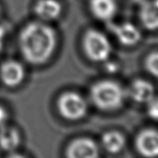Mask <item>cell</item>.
Returning a JSON list of instances; mask_svg holds the SVG:
<instances>
[{
	"label": "cell",
	"instance_id": "3",
	"mask_svg": "<svg viewBox=\"0 0 158 158\" xmlns=\"http://www.w3.org/2000/svg\"><path fill=\"white\" fill-rule=\"evenodd\" d=\"M83 47L87 57L94 62L107 61L112 52L109 38L103 32L94 29H90L85 32Z\"/></svg>",
	"mask_w": 158,
	"mask_h": 158
},
{
	"label": "cell",
	"instance_id": "17",
	"mask_svg": "<svg viewBox=\"0 0 158 158\" xmlns=\"http://www.w3.org/2000/svg\"><path fill=\"white\" fill-rule=\"evenodd\" d=\"M8 119L7 110L3 106L0 105V127L5 124Z\"/></svg>",
	"mask_w": 158,
	"mask_h": 158
},
{
	"label": "cell",
	"instance_id": "14",
	"mask_svg": "<svg viewBox=\"0 0 158 158\" xmlns=\"http://www.w3.org/2000/svg\"><path fill=\"white\" fill-rule=\"evenodd\" d=\"M103 148L110 154H117L123 151L126 144L124 135L118 131H108L101 138Z\"/></svg>",
	"mask_w": 158,
	"mask_h": 158
},
{
	"label": "cell",
	"instance_id": "18",
	"mask_svg": "<svg viewBox=\"0 0 158 158\" xmlns=\"http://www.w3.org/2000/svg\"><path fill=\"white\" fill-rule=\"evenodd\" d=\"M5 35H6V29L3 26H0V52H1L2 48L4 47V42Z\"/></svg>",
	"mask_w": 158,
	"mask_h": 158
},
{
	"label": "cell",
	"instance_id": "9",
	"mask_svg": "<svg viewBox=\"0 0 158 158\" xmlns=\"http://www.w3.org/2000/svg\"><path fill=\"white\" fill-rule=\"evenodd\" d=\"M131 99L139 104H147L155 97V88L144 79H136L128 89Z\"/></svg>",
	"mask_w": 158,
	"mask_h": 158
},
{
	"label": "cell",
	"instance_id": "15",
	"mask_svg": "<svg viewBox=\"0 0 158 158\" xmlns=\"http://www.w3.org/2000/svg\"><path fill=\"white\" fill-rule=\"evenodd\" d=\"M144 67L151 76L158 77V51H152L144 60Z\"/></svg>",
	"mask_w": 158,
	"mask_h": 158
},
{
	"label": "cell",
	"instance_id": "10",
	"mask_svg": "<svg viewBox=\"0 0 158 158\" xmlns=\"http://www.w3.org/2000/svg\"><path fill=\"white\" fill-rule=\"evenodd\" d=\"M89 9L94 17L105 21L110 22L117 12L116 0H90Z\"/></svg>",
	"mask_w": 158,
	"mask_h": 158
},
{
	"label": "cell",
	"instance_id": "12",
	"mask_svg": "<svg viewBox=\"0 0 158 158\" xmlns=\"http://www.w3.org/2000/svg\"><path fill=\"white\" fill-rule=\"evenodd\" d=\"M21 136L14 127L3 125L0 127V148L6 152H15L20 146Z\"/></svg>",
	"mask_w": 158,
	"mask_h": 158
},
{
	"label": "cell",
	"instance_id": "7",
	"mask_svg": "<svg viewBox=\"0 0 158 158\" xmlns=\"http://www.w3.org/2000/svg\"><path fill=\"white\" fill-rule=\"evenodd\" d=\"M109 27L117 41L124 46H134L140 41V31L135 25L130 22H123L120 24L110 22Z\"/></svg>",
	"mask_w": 158,
	"mask_h": 158
},
{
	"label": "cell",
	"instance_id": "8",
	"mask_svg": "<svg viewBox=\"0 0 158 158\" xmlns=\"http://www.w3.org/2000/svg\"><path fill=\"white\" fill-rule=\"evenodd\" d=\"M0 77L8 87L20 85L25 78V68L21 63L14 60L4 61L0 66Z\"/></svg>",
	"mask_w": 158,
	"mask_h": 158
},
{
	"label": "cell",
	"instance_id": "13",
	"mask_svg": "<svg viewBox=\"0 0 158 158\" xmlns=\"http://www.w3.org/2000/svg\"><path fill=\"white\" fill-rule=\"evenodd\" d=\"M139 20L142 26L147 30L158 29V0L146 2L141 6Z\"/></svg>",
	"mask_w": 158,
	"mask_h": 158
},
{
	"label": "cell",
	"instance_id": "5",
	"mask_svg": "<svg viewBox=\"0 0 158 158\" xmlns=\"http://www.w3.org/2000/svg\"><path fill=\"white\" fill-rule=\"evenodd\" d=\"M100 151L97 144L89 138L82 137L72 140L65 150L69 158H96Z\"/></svg>",
	"mask_w": 158,
	"mask_h": 158
},
{
	"label": "cell",
	"instance_id": "2",
	"mask_svg": "<svg viewBox=\"0 0 158 158\" xmlns=\"http://www.w3.org/2000/svg\"><path fill=\"white\" fill-rule=\"evenodd\" d=\"M123 88L117 82L103 80L97 82L90 89V98L95 106L104 111H113L123 105Z\"/></svg>",
	"mask_w": 158,
	"mask_h": 158
},
{
	"label": "cell",
	"instance_id": "1",
	"mask_svg": "<svg viewBox=\"0 0 158 158\" xmlns=\"http://www.w3.org/2000/svg\"><path fill=\"white\" fill-rule=\"evenodd\" d=\"M57 45L55 31L44 22H31L21 30L19 46L25 60L32 65L44 64Z\"/></svg>",
	"mask_w": 158,
	"mask_h": 158
},
{
	"label": "cell",
	"instance_id": "6",
	"mask_svg": "<svg viewBox=\"0 0 158 158\" xmlns=\"http://www.w3.org/2000/svg\"><path fill=\"white\" fill-rule=\"evenodd\" d=\"M137 151L145 157L158 156V130L146 128L139 133L135 139Z\"/></svg>",
	"mask_w": 158,
	"mask_h": 158
},
{
	"label": "cell",
	"instance_id": "19",
	"mask_svg": "<svg viewBox=\"0 0 158 158\" xmlns=\"http://www.w3.org/2000/svg\"><path fill=\"white\" fill-rule=\"evenodd\" d=\"M1 11L2 10H1V6H0V15H1Z\"/></svg>",
	"mask_w": 158,
	"mask_h": 158
},
{
	"label": "cell",
	"instance_id": "16",
	"mask_svg": "<svg viewBox=\"0 0 158 158\" xmlns=\"http://www.w3.org/2000/svg\"><path fill=\"white\" fill-rule=\"evenodd\" d=\"M147 104V113L149 117L153 120L158 121V98L154 97Z\"/></svg>",
	"mask_w": 158,
	"mask_h": 158
},
{
	"label": "cell",
	"instance_id": "4",
	"mask_svg": "<svg viewBox=\"0 0 158 158\" xmlns=\"http://www.w3.org/2000/svg\"><path fill=\"white\" fill-rule=\"evenodd\" d=\"M57 107L62 117L70 121L82 119L88 112V103L81 94L68 91L59 97Z\"/></svg>",
	"mask_w": 158,
	"mask_h": 158
},
{
	"label": "cell",
	"instance_id": "11",
	"mask_svg": "<svg viewBox=\"0 0 158 158\" xmlns=\"http://www.w3.org/2000/svg\"><path fill=\"white\" fill-rule=\"evenodd\" d=\"M34 12L43 21H55L61 15L62 5L58 0H38Z\"/></svg>",
	"mask_w": 158,
	"mask_h": 158
}]
</instances>
